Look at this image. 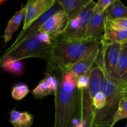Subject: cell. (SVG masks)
Returning a JSON list of instances; mask_svg holds the SVG:
<instances>
[{
  "label": "cell",
  "mask_w": 127,
  "mask_h": 127,
  "mask_svg": "<svg viewBox=\"0 0 127 127\" xmlns=\"http://www.w3.org/2000/svg\"><path fill=\"white\" fill-rule=\"evenodd\" d=\"M54 97V127H72V121L79 118L80 97L79 90L76 85V78L70 72H62Z\"/></svg>",
  "instance_id": "1"
},
{
  "label": "cell",
  "mask_w": 127,
  "mask_h": 127,
  "mask_svg": "<svg viewBox=\"0 0 127 127\" xmlns=\"http://www.w3.org/2000/svg\"><path fill=\"white\" fill-rule=\"evenodd\" d=\"M100 42L95 40H65L59 37L52 41L47 63L61 73L98 50Z\"/></svg>",
  "instance_id": "2"
},
{
  "label": "cell",
  "mask_w": 127,
  "mask_h": 127,
  "mask_svg": "<svg viewBox=\"0 0 127 127\" xmlns=\"http://www.w3.org/2000/svg\"><path fill=\"white\" fill-rule=\"evenodd\" d=\"M95 64L102 72V92L105 95L106 104L101 110H95L93 127H113V119L122 96L119 86L108 76L103 68L101 48Z\"/></svg>",
  "instance_id": "3"
},
{
  "label": "cell",
  "mask_w": 127,
  "mask_h": 127,
  "mask_svg": "<svg viewBox=\"0 0 127 127\" xmlns=\"http://www.w3.org/2000/svg\"><path fill=\"white\" fill-rule=\"evenodd\" d=\"M51 45H47L40 40L38 33L31 36L11 50L1 59V63L6 61H20L28 58H40L47 62Z\"/></svg>",
  "instance_id": "4"
},
{
  "label": "cell",
  "mask_w": 127,
  "mask_h": 127,
  "mask_svg": "<svg viewBox=\"0 0 127 127\" xmlns=\"http://www.w3.org/2000/svg\"><path fill=\"white\" fill-rule=\"evenodd\" d=\"M96 2L90 0L82 12L73 19L68 21L61 38L65 40H83L86 30L95 12Z\"/></svg>",
  "instance_id": "5"
},
{
  "label": "cell",
  "mask_w": 127,
  "mask_h": 127,
  "mask_svg": "<svg viewBox=\"0 0 127 127\" xmlns=\"http://www.w3.org/2000/svg\"><path fill=\"white\" fill-rule=\"evenodd\" d=\"M122 45L101 42L100 48L103 65L108 76L117 83V68Z\"/></svg>",
  "instance_id": "6"
},
{
  "label": "cell",
  "mask_w": 127,
  "mask_h": 127,
  "mask_svg": "<svg viewBox=\"0 0 127 127\" xmlns=\"http://www.w3.org/2000/svg\"><path fill=\"white\" fill-rule=\"evenodd\" d=\"M56 0H29L26 6L22 31H24L38 18L56 4Z\"/></svg>",
  "instance_id": "7"
},
{
  "label": "cell",
  "mask_w": 127,
  "mask_h": 127,
  "mask_svg": "<svg viewBox=\"0 0 127 127\" xmlns=\"http://www.w3.org/2000/svg\"><path fill=\"white\" fill-rule=\"evenodd\" d=\"M79 97V127H93L95 109L88 88L80 89Z\"/></svg>",
  "instance_id": "8"
},
{
  "label": "cell",
  "mask_w": 127,
  "mask_h": 127,
  "mask_svg": "<svg viewBox=\"0 0 127 127\" xmlns=\"http://www.w3.org/2000/svg\"><path fill=\"white\" fill-rule=\"evenodd\" d=\"M68 20L62 10L51 16L41 27L39 32L47 33L52 41L61 35L64 31Z\"/></svg>",
  "instance_id": "9"
},
{
  "label": "cell",
  "mask_w": 127,
  "mask_h": 127,
  "mask_svg": "<svg viewBox=\"0 0 127 127\" xmlns=\"http://www.w3.org/2000/svg\"><path fill=\"white\" fill-rule=\"evenodd\" d=\"M61 10H62V7L60 6L59 4L57 2V1H56V4L52 6V7L49 9L47 10L44 14L42 15L39 18L37 19L36 21L33 22L32 24L27 29L26 31H21V32L20 33L19 35L17 37L16 41L13 43V44L12 45L11 47L9 48L8 50H11L12 48H14V47H16V46L19 45L21 43H22L23 41H24L25 40L27 39L28 38H29L31 36L34 35L36 33H38L39 32V30L41 29V27H42V25L45 23L46 21L48 19L49 17H51V16H53L54 14H56V12H59Z\"/></svg>",
  "instance_id": "10"
},
{
  "label": "cell",
  "mask_w": 127,
  "mask_h": 127,
  "mask_svg": "<svg viewBox=\"0 0 127 127\" xmlns=\"http://www.w3.org/2000/svg\"><path fill=\"white\" fill-rule=\"evenodd\" d=\"M105 18V12H94L88 22L85 34V40L100 42L104 33Z\"/></svg>",
  "instance_id": "11"
},
{
  "label": "cell",
  "mask_w": 127,
  "mask_h": 127,
  "mask_svg": "<svg viewBox=\"0 0 127 127\" xmlns=\"http://www.w3.org/2000/svg\"><path fill=\"white\" fill-rule=\"evenodd\" d=\"M59 83V79L54 75L48 74L32 91V94L37 99H42L48 95H54Z\"/></svg>",
  "instance_id": "12"
},
{
  "label": "cell",
  "mask_w": 127,
  "mask_h": 127,
  "mask_svg": "<svg viewBox=\"0 0 127 127\" xmlns=\"http://www.w3.org/2000/svg\"><path fill=\"white\" fill-rule=\"evenodd\" d=\"M100 50V45L98 50L72 65L67 71L70 72L75 78L85 75L87 73L91 71L94 64H95L96 61L99 55Z\"/></svg>",
  "instance_id": "13"
},
{
  "label": "cell",
  "mask_w": 127,
  "mask_h": 127,
  "mask_svg": "<svg viewBox=\"0 0 127 127\" xmlns=\"http://www.w3.org/2000/svg\"><path fill=\"white\" fill-rule=\"evenodd\" d=\"M57 1L69 21L75 18L82 12L90 0H59Z\"/></svg>",
  "instance_id": "14"
},
{
  "label": "cell",
  "mask_w": 127,
  "mask_h": 127,
  "mask_svg": "<svg viewBox=\"0 0 127 127\" xmlns=\"http://www.w3.org/2000/svg\"><path fill=\"white\" fill-rule=\"evenodd\" d=\"M26 6H22L21 9L16 12L11 19L9 21L4 33V41L6 43L11 40L14 33L18 29L23 18L25 17Z\"/></svg>",
  "instance_id": "15"
},
{
  "label": "cell",
  "mask_w": 127,
  "mask_h": 127,
  "mask_svg": "<svg viewBox=\"0 0 127 127\" xmlns=\"http://www.w3.org/2000/svg\"><path fill=\"white\" fill-rule=\"evenodd\" d=\"M101 42L123 45L127 42V31H118L110 27L105 22L104 33Z\"/></svg>",
  "instance_id": "16"
},
{
  "label": "cell",
  "mask_w": 127,
  "mask_h": 127,
  "mask_svg": "<svg viewBox=\"0 0 127 127\" xmlns=\"http://www.w3.org/2000/svg\"><path fill=\"white\" fill-rule=\"evenodd\" d=\"M10 122L14 127H31L34 122V117L27 112L12 110L10 112Z\"/></svg>",
  "instance_id": "17"
},
{
  "label": "cell",
  "mask_w": 127,
  "mask_h": 127,
  "mask_svg": "<svg viewBox=\"0 0 127 127\" xmlns=\"http://www.w3.org/2000/svg\"><path fill=\"white\" fill-rule=\"evenodd\" d=\"M105 14L110 20L127 18V7L120 0H113L105 10Z\"/></svg>",
  "instance_id": "18"
},
{
  "label": "cell",
  "mask_w": 127,
  "mask_h": 127,
  "mask_svg": "<svg viewBox=\"0 0 127 127\" xmlns=\"http://www.w3.org/2000/svg\"><path fill=\"white\" fill-rule=\"evenodd\" d=\"M127 82V42L122 45L120 57L117 68V84L118 85Z\"/></svg>",
  "instance_id": "19"
},
{
  "label": "cell",
  "mask_w": 127,
  "mask_h": 127,
  "mask_svg": "<svg viewBox=\"0 0 127 127\" xmlns=\"http://www.w3.org/2000/svg\"><path fill=\"white\" fill-rule=\"evenodd\" d=\"M102 72L95 64L91 71L88 87L90 95L92 99L97 93L102 92Z\"/></svg>",
  "instance_id": "20"
},
{
  "label": "cell",
  "mask_w": 127,
  "mask_h": 127,
  "mask_svg": "<svg viewBox=\"0 0 127 127\" xmlns=\"http://www.w3.org/2000/svg\"><path fill=\"white\" fill-rule=\"evenodd\" d=\"M0 64L5 71L15 75L21 76L24 72L23 64L20 61H6L1 62Z\"/></svg>",
  "instance_id": "21"
},
{
  "label": "cell",
  "mask_w": 127,
  "mask_h": 127,
  "mask_svg": "<svg viewBox=\"0 0 127 127\" xmlns=\"http://www.w3.org/2000/svg\"><path fill=\"white\" fill-rule=\"evenodd\" d=\"M127 120V98L122 97L113 119V125L120 120Z\"/></svg>",
  "instance_id": "22"
},
{
  "label": "cell",
  "mask_w": 127,
  "mask_h": 127,
  "mask_svg": "<svg viewBox=\"0 0 127 127\" xmlns=\"http://www.w3.org/2000/svg\"><path fill=\"white\" fill-rule=\"evenodd\" d=\"M29 92V88L26 84H19L12 88L11 95L15 100H20L25 97Z\"/></svg>",
  "instance_id": "23"
},
{
  "label": "cell",
  "mask_w": 127,
  "mask_h": 127,
  "mask_svg": "<svg viewBox=\"0 0 127 127\" xmlns=\"http://www.w3.org/2000/svg\"><path fill=\"white\" fill-rule=\"evenodd\" d=\"M105 22L113 29L118 31H127V18L110 20L105 17Z\"/></svg>",
  "instance_id": "24"
},
{
  "label": "cell",
  "mask_w": 127,
  "mask_h": 127,
  "mask_svg": "<svg viewBox=\"0 0 127 127\" xmlns=\"http://www.w3.org/2000/svg\"><path fill=\"white\" fill-rule=\"evenodd\" d=\"M92 104L95 110H101L106 104V97L102 92L97 93L92 99Z\"/></svg>",
  "instance_id": "25"
},
{
  "label": "cell",
  "mask_w": 127,
  "mask_h": 127,
  "mask_svg": "<svg viewBox=\"0 0 127 127\" xmlns=\"http://www.w3.org/2000/svg\"><path fill=\"white\" fill-rule=\"evenodd\" d=\"M91 71L88 72L85 75L76 78V85L78 90L87 88L89 84V78Z\"/></svg>",
  "instance_id": "26"
},
{
  "label": "cell",
  "mask_w": 127,
  "mask_h": 127,
  "mask_svg": "<svg viewBox=\"0 0 127 127\" xmlns=\"http://www.w3.org/2000/svg\"><path fill=\"white\" fill-rule=\"evenodd\" d=\"M113 0H99L96 2L95 12H103L105 11L107 7L112 3Z\"/></svg>",
  "instance_id": "27"
},
{
  "label": "cell",
  "mask_w": 127,
  "mask_h": 127,
  "mask_svg": "<svg viewBox=\"0 0 127 127\" xmlns=\"http://www.w3.org/2000/svg\"><path fill=\"white\" fill-rule=\"evenodd\" d=\"M119 86L120 93L123 97L127 98V82Z\"/></svg>",
  "instance_id": "28"
},
{
  "label": "cell",
  "mask_w": 127,
  "mask_h": 127,
  "mask_svg": "<svg viewBox=\"0 0 127 127\" xmlns=\"http://www.w3.org/2000/svg\"><path fill=\"white\" fill-rule=\"evenodd\" d=\"M125 127H127V125H126V126Z\"/></svg>",
  "instance_id": "29"
}]
</instances>
